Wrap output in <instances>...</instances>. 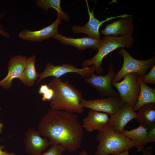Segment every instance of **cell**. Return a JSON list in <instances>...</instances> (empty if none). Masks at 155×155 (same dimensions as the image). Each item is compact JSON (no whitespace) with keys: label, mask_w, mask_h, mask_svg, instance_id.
Wrapping results in <instances>:
<instances>
[{"label":"cell","mask_w":155,"mask_h":155,"mask_svg":"<svg viewBox=\"0 0 155 155\" xmlns=\"http://www.w3.org/2000/svg\"><path fill=\"white\" fill-rule=\"evenodd\" d=\"M38 131L51 145L60 144L72 153L80 148L84 131L78 116L63 110H49L40 121Z\"/></svg>","instance_id":"1"},{"label":"cell","mask_w":155,"mask_h":155,"mask_svg":"<svg viewBox=\"0 0 155 155\" xmlns=\"http://www.w3.org/2000/svg\"><path fill=\"white\" fill-rule=\"evenodd\" d=\"M48 86L54 92L50 104L51 109L71 113H83L84 109L80 105L84 98L82 94L69 81L63 82L60 78L53 77Z\"/></svg>","instance_id":"2"},{"label":"cell","mask_w":155,"mask_h":155,"mask_svg":"<svg viewBox=\"0 0 155 155\" xmlns=\"http://www.w3.org/2000/svg\"><path fill=\"white\" fill-rule=\"evenodd\" d=\"M96 138L99 143L94 155H114L135 147L133 141L115 131L108 123L98 131Z\"/></svg>","instance_id":"3"},{"label":"cell","mask_w":155,"mask_h":155,"mask_svg":"<svg viewBox=\"0 0 155 155\" xmlns=\"http://www.w3.org/2000/svg\"><path fill=\"white\" fill-rule=\"evenodd\" d=\"M96 54L92 58L85 60L82 63L83 67L91 65L94 66L95 72L101 73L103 70L101 66L102 60L107 55L118 48H129L133 44L134 39L131 35H124L120 36H105Z\"/></svg>","instance_id":"4"},{"label":"cell","mask_w":155,"mask_h":155,"mask_svg":"<svg viewBox=\"0 0 155 155\" xmlns=\"http://www.w3.org/2000/svg\"><path fill=\"white\" fill-rule=\"evenodd\" d=\"M119 53L123 58V64L121 69L116 74L112 83L119 82L125 75L131 73H136L141 78L148 69L155 64L154 57L146 60H138L131 56L124 48L120 49Z\"/></svg>","instance_id":"5"},{"label":"cell","mask_w":155,"mask_h":155,"mask_svg":"<svg viewBox=\"0 0 155 155\" xmlns=\"http://www.w3.org/2000/svg\"><path fill=\"white\" fill-rule=\"evenodd\" d=\"M139 77L136 73H129L125 75L121 82L112 84L117 90L119 97L124 103L133 108L137 101L140 92Z\"/></svg>","instance_id":"6"},{"label":"cell","mask_w":155,"mask_h":155,"mask_svg":"<svg viewBox=\"0 0 155 155\" xmlns=\"http://www.w3.org/2000/svg\"><path fill=\"white\" fill-rule=\"evenodd\" d=\"M95 72V67L92 65L80 69L68 63L59 65H55L50 62H47L44 70L39 73V79L37 81L38 83L44 79L50 76L60 78L62 75L68 73H75L80 75L81 78L89 77Z\"/></svg>","instance_id":"7"},{"label":"cell","mask_w":155,"mask_h":155,"mask_svg":"<svg viewBox=\"0 0 155 155\" xmlns=\"http://www.w3.org/2000/svg\"><path fill=\"white\" fill-rule=\"evenodd\" d=\"M116 74L111 62L108 71L105 75H97L94 73L89 77L85 78L86 82L95 88L102 96L107 97L119 96L118 92L112 87V81Z\"/></svg>","instance_id":"8"},{"label":"cell","mask_w":155,"mask_h":155,"mask_svg":"<svg viewBox=\"0 0 155 155\" xmlns=\"http://www.w3.org/2000/svg\"><path fill=\"white\" fill-rule=\"evenodd\" d=\"M124 104L118 96L93 100L83 98L81 101L80 105L82 108H89L111 115L116 113Z\"/></svg>","instance_id":"9"},{"label":"cell","mask_w":155,"mask_h":155,"mask_svg":"<svg viewBox=\"0 0 155 155\" xmlns=\"http://www.w3.org/2000/svg\"><path fill=\"white\" fill-rule=\"evenodd\" d=\"M86 1L89 15V20L84 26H73L72 29L75 33H84L88 35L89 38L98 40H101L99 29L100 27L103 24L113 19L124 17L129 15V14H124L115 17L107 18L104 20L100 21L94 16L93 10L91 12L90 11L87 1Z\"/></svg>","instance_id":"10"},{"label":"cell","mask_w":155,"mask_h":155,"mask_svg":"<svg viewBox=\"0 0 155 155\" xmlns=\"http://www.w3.org/2000/svg\"><path fill=\"white\" fill-rule=\"evenodd\" d=\"M27 58L26 56L18 55L12 57L8 65V71L6 76L0 81V86L4 89H9L12 85L14 79H19L26 66Z\"/></svg>","instance_id":"11"},{"label":"cell","mask_w":155,"mask_h":155,"mask_svg":"<svg viewBox=\"0 0 155 155\" xmlns=\"http://www.w3.org/2000/svg\"><path fill=\"white\" fill-rule=\"evenodd\" d=\"M26 135V138L24 142L26 151L29 154L40 155L44 150L51 145L49 139L42 137L40 132L34 128H28Z\"/></svg>","instance_id":"12"},{"label":"cell","mask_w":155,"mask_h":155,"mask_svg":"<svg viewBox=\"0 0 155 155\" xmlns=\"http://www.w3.org/2000/svg\"><path fill=\"white\" fill-rule=\"evenodd\" d=\"M61 19L58 14L57 19L50 25L38 30L32 31L25 28L18 36L24 40L33 42L41 41L52 38L58 32L57 27L61 23Z\"/></svg>","instance_id":"13"},{"label":"cell","mask_w":155,"mask_h":155,"mask_svg":"<svg viewBox=\"0 0 155 155\" xmlns=\"http://www.w3.org/2000/svg\"><path fill=\"white\" fill-rule=\"evenodd\" d=\"M110 115L109 125L115 131L122 133L127 124L131 120L136 118L137 113L133 107L125 103L116 113Z\"/></svg>","instance_id":"14"},{"label":"cell","mask_w":155,"mask_h":155,"mask_svg":"<svg viewBox=\"0 0 155 155\" xmlns=\"http://www.w3.org/2000/svg\"><path fill=\"white\" fill-rule=\"evenodd\" d=\"M134 27L132 16L130 14L127 16L121 18L119 20L107 25L101 31V33L105 36L131 35L133 33Z\"/></svg>","instance_id":"15"},{"label":"cell","mask_w":155,"mask_h":155,"mask_svg":"<svg viewBox=\"0 0 155 155\" xmlns=\"http://www.w3.org/2000/svg\"><path fill=\"white\" fill-rule=\"evenodd\" d=\"M59 41L62 44L73 46L80 51L87 48L98 50L102 42V40L92 38L89 37L74 38L63 36L58 32L52 37Z\"/></svg>","instance_id":"16"},{"label":"cell","mask_w":155,"mask_h":155,"mask_svg":"<svg viewBox=\"0 0 155 155\" xmlns=\"http://www.w3.org/2000/svg\"><path fill=\"white\" fill-rule=\"evenodd\" d=\"M107 113L90 110L87 116L82 119L83 129L88 132L100 131L109 123V117Z\"/></svg>","instance_id":"17"},{"label":"cell","mask_w":155,"mask_h":155,"mask_svg":"<svg viewBox=\"0 0 155 155\" xmlns=\"http://www.w3.org/2000/svg\"><path fill=\"white\" fill-rule=\"evenodd\" d=\"M122 133L134 142L138 152H142L145 145L149 143L147 130L142 126L129 130H124Z\"/></svg>","instance_id":"18"},{"label":"cell","mask_w":155,"mask_h":155,"mask_svg":"<svg viewBox=\"0 0 155 155\" xmlns=\"http://www.w3.org/2000/svg\"><path fill=\"white\" fill-rule=\"evenodd\" d=\"M137 111L136 118L140 125L147 130L155 126V103L143 105Z\"/></svg>","instance_id":"19"},{"label":"cell","mask_w":155,"mask_h":155,"mask_svg":"<svg viewBox=\"0 0 155 155\" xmlns=\"http://www.w3.org/2000/svg\"><path fill=\"white\" fill-rule=\"evenodd\" d=\"M138 81L140 90L137 101L133 108L135 111L142 106L155 103V89L152 88L144 83L139 77Z\"/></svg>","instance_id":"20"},{"label":"cell","mask_w":155,"mask_h":155,"mask_svg":"<svg viewBox=\"0 0 155 155\" xmlns=\"http://www.w3.org/2000/svg\"><path fill=\"white\" fill-rule=\"evenodd\" d=\"M36 59L34 55L27 58L26 67L19 79L24 85L29 87L33 86L35 80L39 77L35 67Z\"/></svg>","instance_id":"21"},{"label":"cell","mask_w":155,"mask_h":155,"mask_svg":"<svg viewBox=\"0 0 155 155\" xmlns=\"http://www.w3.org/2000/svg\"><path fill=\"white\" fill-rule=\"evenodd\" d=\"M60 0H38L36 1L37 5L44 9L45 11L51 8H53L58 12L62 19L67 22L69 20V16L61 10Z\"/></svg>","instance_id":"22"},{"label":"cell","mask_w":155,"mask_h":155,"mask_svg":"<svg viewBox=\"0 0 155 155\" xmlns=\"http://www.w3.org/2000/svg\"><path fill=\"white\" fill-rule=\"evenodd\" d=\"M66 150L65 148L62 145L54 144L40 155H62L63 152Z\"/></svg>","instance_id":"23"},{"label":"cell","mask_w":155,"mask_h":155,"mask_svg":"<svg viewBox=\"0 0 155 155\" xmlns=\"http://www.w3.org/2000/svg\"><path fill=\"white\" fill-rule=\"evenodd\" d=\"M142 80L145 84H155V65L151 67L150 71L147 73H145L141 78Z\"/></svg>","instance_id":"24"},{"label":"cell","mask_w":155,"mask_h":155,"mask_svg":"<svg viewBox=\"0 0 155 155\" xmlns=\"http://www.w3.org/2000/svg\"><path fill=\"white\" fill-rule=\"evenodd\" d=\"M42 95V101H46L51 100L53 97L54 92L52 89L49 88L48 90Z\"/></svg>","instance_id":"25"},{"label":"cell","mask_w":155,"mask_h":155,"mask_svg":"<svg viewBox=\"0 0 155 155\" xmlns=\"http://www.w3.org/2000/svg\"><path fill=\"white\" fill-rule=\"evenodd\" d=\"M147 137L149 142H155V126L147 130Z\"/></svg>","instance_id":"26"},{"label":"cell","mask_w":155,"mask_h":155,"mask_svg":"<svg viewBox=\"0 0 155 155\" xmlns=\"http://www.w3.org/2000/svg\"><path fill=\"white\" fill-rule=\"evenodd\" d=\"M4 15V12H2L0 13V19L2 18ZM0 34L5 37L6 38H8L9 36V34L7 32H5L3 30V26L0 24Z\"/></svg>","instance_id":"27"},{"label":"cell","mask_w":155,"mask_h":155,"mask_svg":"<svg viewBox=\"0 0 155 155\" xmlns=\"http://www.w3.org/2000/svg\"><path fill=\"white\" fill-rule=\"evenodd\" d=\"M154 148L152 146H148L144 148L142 155H152Z\"/></svg>","instance_id":"28"},{"label":"cell","mask_w":155,"mask_h":155,"mask_svg":"<svg viewBox=\"0 0 155 155\" xmlns=\"http://www.w3.org/2000/svg\"><path fill=\"white\" fill-rule=\"evenodd\" d=\"M49 88V87L46 84H42L41 85L39 90V93L40 94H43L46 92Z\"/></svg>","instance_id":"29"},{"label":"cell","mask_w":155,"mask_h":155,"mask_svg":"<svg viewBox=\"0 0 155 155\" xmlns=\"http://www.w3.org/2000/svg\"><path fill=\"white\" fill-rule=\"evenodd\" d=\"M4 148V146L0 145V155H14L15 154L13 153L3 151V149Z\"/></svg>","instance_id":"30"},{"label":"cell","mask_w":155,"mask_h":155,"mask_svg":"<svg viewBox=\"0 0 155 155\" xmlns=\"http://www.w3.org/2000/svg\"><path fill=\"white\" fill-rule=\"evenodd\" d=\"M129 150H125L114 155H130Z\"/></svg>","instance_id":"31"},{"label":"cell","mask_w":155,"mask_h":155,"mask_svg":"<svg viewBox=\"0 0 155 155\" xmlns=\"http://www.w3.org/2000/svg\"><path fill=\"white\" fill-rule=\"evenodd\" d=\"M78 155H88V153L86 151L84 150H82Z\"/></svg>","instance_id":"32"},{"label":"cell","mask_w":155,"mask_h":155,"mask_svg":"<svg viewBox=\"0 0 155 155\" xmlns=\"http://www.w3.org/2000/svg\"><path fill=\"white\" fill-rule=\"evenodd\" d=\"M1 108L0 107V112L1 111ZM3 127V123H1L0 122V133H2V129Z\"/></svg>","instance_id":"33"}]
</instances>
